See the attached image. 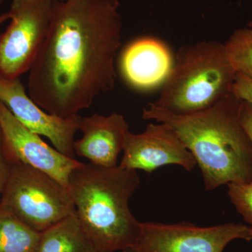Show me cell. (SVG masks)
<instances>
[{"label": "cell", "mask_w": 252, "mask_h": 252, "mask_svg": "<svg viewBox=\"0 0 252 252\" xmlns=\"http://www.w3.org/2000/svg\"><path fill=\"white\" fill-rule=\"evenodd\" d=\"M36 252H97L76 214L41 234Z\"/></svg>", "instance_id": "cell-13"}, {"label": "cell", "mask_w": 252, "mask_h": 252, "mask_svg": "<svg viewBox=\"0 0 252 252\" xmlns=\"http://www.w3.org/2000/svg\"><path fill=\"white\" fill-rule=\"evenodd\" d=\"M54 0H12L10 23L0 34V77L20 79L29 72L51 27Z\"/></svg>", "instance_id": "cell-6"}, {"label": "cell", "mask_w": 252, "mask_h": 252, "mask_svg": "<svg viewBox=\"0 0 252 252\" xmlns=\"http://www.w3.org/2000/svg\"><path fill=\"white\" fill-rule=\"evenodd\" d=\"M17 160L16 158L13 155L6 144H5L1 127H0V199L13 165Z\"/></svg>", "instance_id": "cell-17"}, {"label": "cell", "mask_w": 252, "mask_h": 252, "mask_svg": "<svg viewBox=\"0 0 252 252\" xmlns=\"http://www.w3.org/2000/svg\"><path fill=\"white\" fill-rule=\"evenodd\" d=\"M224 47L227 59L235 72L252 79V28L233 32Z\"/></svg>", "instance_id": "cell-15"}, {"label": "cell", "mask_w": 252, "mask_h": 252, "mask_svg": "<svg viewBox=\"0 0 252 252\" xmlns=\"http://www.w3.org/2000/svg\"><path fill=\"white\" fill-rule=\"evenodd\" d=\"M41 234L0 208V252H36Z\"/></svg>", "instance_id": "cell-14"}, {"label": "cell", "mask_w": 252, "mask_h": 252, "mask_svg": "<svg viewBox=\"0 0 252 252\" xmlns=\"http://www.w3.org/2000/svg\"><path fill=\"white\" fill-rule=\"evenodd\" d=\"M123 252H140L137 251V250H135V248H132V247H131V248H128L127 249H126V250H123Z\"/></svg>", "instance_id": "cell-21"}, {"label": "cell", "mask_w": 252, "mask_h": 252, "mask_svg": "<svg viewBox=\"0 0 252 252\" xmlns=\"http://www.w3.org/2000/svg\"><path fill=\"white\" fill-rule=\"evenodd\" d=\"M252 252V251H251V252Z\"/></svg>", "instance_id": "cell-25"}, {"label": "cell", "mask_w": 252, "mask_h": 252, "mask_svg": "<svg viewBox=\"0 0 252 252\" xmlns=\"http://www.w3.org/2000/svg\"><path fill=\"white\" fill-rule=\"evenodd\" d=\"M119 166L128 170L152 172L167 165H176L190 172L197 165L193 156L170 126L157 122L144 132L129 131Z\"/></svg>", "instance_id": "cell-8"}, {"label": "cell", "mask_w": 252, "mask_h": 252, "mask_svg": "<svg viewBox=\"0 0 252 252\" xmlns=\"http://www.w3.org/2000/svg\"><path fill=\"white\" fill-rule=\"evenodd\" d=\"M8 20H9V15H8L7 12L0 14V26Z\"/></svg>", "instance_id": "cell-20"}, {"label": "cell", "mask_w": 252, "mask_h": 252, "mask_svg": "<svg viewBox=\"0 0 252 252\" xmlns=\"http://www.w3.org/2000/svg\"><path fill=\"white\" fill-rule=\"evenodd\" d=\"M240 99L232 93L194 114L178 115L152 102L142 119L164 123L177 132L193 156L205 190L252 180V144L240 119Z\"/></svg>", "instance_id": "cell-2"}, {"label": "cell", "mask_w": 252, "mask_h": 252, "mask_svg": "<svg viewBox=\"0 0 252 252\" xmlns=\"http://www.w3.org/2000/svg\"><path fill=\"white\" fill-rule=\"evenodd\" d=\"M4 0H0V5H1L3 4V2H4Z\"/></svg>", "instance_id": "cell-23"}, {"label": "cell", "mask_w": 252, "mask_h": 252, "mask_svg": "<svg viewBox=\"0 0 252 252\" xmlns=\"http://www.w3.org/2000/svg\"><path fill=\"white\" fill-rule=\"evenodd\" d=\"M140 184L137 170L81 162L69 175L67 189L76 215L97 252L133 247L140 222L129 207Z\"/></svg>", "instance_id": "cell-3"}, {"label": "cell", "mask_w": 252, "mask_h": 252, "mask_svg": "<svg viewBox=\"0 0 252 252\" xmlns=\"http://www.w3.org/2000/svg\"><path fill=\"white\" fill-rule=\"evenodd\" d=\"M228 188L230 201L252 228V180L228 184Z\"/></svg>", "instance_id": "cell-16"}, {"label": "cell", "mask_w": 252, "mask_h": 252, "mask_svg": "<svg viewBox=\"0 0 252 252\" xmlns=\"http://www.w3.org/2000/svg\"><path fill=\"white\" fill-rule=\"evenodd\" d=\"M231 93L240 100L252 104V79L241 73H236Z\"/></svg>", "instance_id": "cell-18"}, {"label": "cell", "mask_w": 252, "mask_h": 252, "mask_svg": "<svg viewBox=\"0 0 252 252\" xmlns=\"http://www.w3.org/2000/svg\"><path fill=\"white\" fill-rule=\"evenodd\" d=\"M119 6V0H54L49 34L28 77V94L41 108L74 117L114 89Z\"/></svg>", "instance_id": "cell-1"}, {"label": "cell", "mask_w": 252, "mask_h": 252, "mask_svg": "<svg viewBox=\"0 0 252 252\" xmlns=\"http://www.w3.org/2000/svg\"><path fill=\"white\" fill-rule=\"evenodd\" d=\"M240 119L252 144V104L245 101H240Z\"/></svg>", "instance_id": "cell-19"}, {"label": "cell", "mask_w": 252, "mask_h": 252, "mask_svg": "<svg viewBox=\"0 0 252 252\" xmlns=\"http://www.w3.org/2000/svg\"><path fill=\"white\" fill-rule=\"evenodd\" d=\"M252 240V228L242 223L210 227L183 221L140 223V233L132 248L140 252H223L235 240Z\"/></svg>", "instance_id": "cell-7"}, {"label": "cell", "mask_w": 252, "mask_h": 252, "mask_svg": "<svg viewBox=\"0 0 252 252\" xmlns=\"http://www.w3.org/2000/svg\"><path fill=\"white\" fill-rule=\"evenodd\" d=\"M0 127L5 144L18 160L46 172L67 187L69 175L81 162L52 148L21 124L0 102Z\"/></svg>", "instance_id": "cell-10"}, {"label": "cell", "mask_w": 252, "mask_h": 252, "mask_svg": "<svg viewBox=\"0 0 252 252\" xmlns=\"http://www.w3.org/2000/svg\"><path fill=\"white\" fill-rule=\"evenodd\" d=\"M248 27L252 28V21H250V22L248 23Z\"/></svg>", "instance_id": "cell-22"}, {"label": "cell", "mask_w": 252, "mask_h": 252, "mask_svg": "<svg viewBox=\"0 0 252 252\" xmlns=\"http://www.w3.org/2000/svg\"><path fill=\"white\" fill-rule=\"evenodd\" d=\"M236 72L224 44L203 41L182 46L154 105L178 115L210 108L231 93Z\"/></svg>", "instance_id": "cell-4"}, {"label": "cell", "mask_w": 252, "mask_h": 252, "mask_svg": "<svg viewBox=\"0 0 252 252\" xmlns=\"http://www.w3.org/2000/svg\"><path fill=\"white\" fill-rule=\"evenodd\" d=\"M0 208L14 214L39 233L76 214L67 187L46 172L19 160L10 172Z\"/></svg>", "instance_id": "cell-5"}, {"label": "cell", "mask_w": 252, "mask_h": 252, "mask_svg": "<svg viewBox=\"0 0 252 252\" xmlns=\"http://www.w3.org/2000/svg\"><path fill=\"white\" fill-rule=\"evenodd\" d=\"M0 102L28 130L47 137L55 149L74 158V137L81 116L62 118L46 112L31 99L20 79L0 77Z\"/></svg>", "instance_id": "cell-9"}, {"label": "cell", "mask_w": 252, "mask_h": 252, "mask_svg": "<svg viewBox=\"0 0 252 252\" xmlns=\"http://www.w3.org/2000/svg\"><path fill=\"white\" fill-rule=\"evenodd\" d=\"M173 63L171 52L163 42L154 38H141L124 50L121 69L132 87L149 91L162 86Z\"/></svg>", "instance_id": "cell-12"}, {"label": "cell", "mask_w": 252, "mask_h": 252, "mask_svg": "<svg viewBox=\"0 0 252 252\" xmlns=\"http://www.w3.org/2000/svg\"><path fill=\"white\" fill-rule=\"evenodd\" d=\"M78 130L82 137L74 144V153L94 165L117 166L118 158L124 150L129 126L122 114L109 116L94 114L81 117Z\"/></svg>", "instance_id": "cell-11"}, {"label": "cell", "mask_w": 252, "mask_h": 252, "mask_svg": "<svg viewBox=\"0 0 252 252\" xmlns=\"http://www.w3.org/2000/svg\"><path fill=\"white\" fill-rule=\"evenodd\" d=\"M61 1H63V0H61Z\"/></svg>", "instance_id": "cell-24"}]
</instances>
